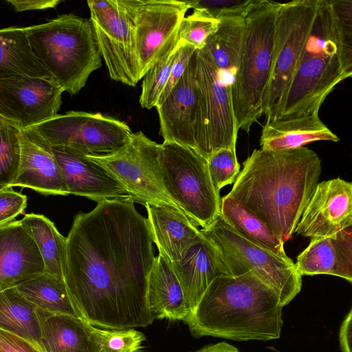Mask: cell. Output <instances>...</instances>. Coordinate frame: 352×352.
<instances>
[{"instance_id": "obj_1", "label": "cell", "mask_w": 352, "mask_h": 352, "mask_svg": "<svg viewBox=\"0 0 352 352\" xmlns=\"http://www.w3.org/2000/svg\"><path fill=\"white\" fill-rule=\"evenodd\" d=\"M131 198L98 202L76 215L66 237L63 279L81 318L107 330L155 319L147 298L155 256L147 218Z\"/></svg>"}, {"instance_id": "obj_2", "label": "cell", "mask_w": 352, "mask_h": 352, "mask_svg": "<svg viewBox=\"0 0 352 352\" xmlns=\"http://www.w3.org/2000/svg\"><path fill=\"white\" fill-rule=\"evenodd\" d=\"M322 171L307 147L254 149L227 195L250 210L283 242L290 239Z\"/></svg>"}, {"instance_id": "obj_3", "label": "cell", "mask_w": 352, "mask_h": 352, "mask_svg": "<svg viewBox=\"0 0 352 352\" xmlns=\"http://www.w3.org/2000/svg\"><path fill=\"white\" fill-rule=\"evenodd\" d=\"M283 307L276 293L248 272L215 278L184 321L196 337L267 341L280 336Z\"/></svg>"}, {"instance_id": "obj_4", "label": "cell", "mask_w": 352, "mask_h": 352, "mask_svg": "<svg viewBox=\"0 0 352 352\" xmlns=\"http://www.w3.org/2000/svg\"><path fill=\"white\" fill-rule=\"evenodd\" d=\"M351 75L352 26L339 21L330 0H318L277 118L318 113L329 94Z\"/></svg>"}, {"instance_id": "obj_5", "label": "cell", "mask_w": 352, "mask_h": 352, "mask_svg": "<svg viewBox=\"0 0 352 352\" xmlns=\"http://www.w3.org/2000/svg\"><path fill=\"white\" fill-rule=\"evenodd\" d=\"M31 50L51 78L71 96L101 67V56L89 19L65 14L25 27Z\"/></svg>"}, {"instance_id": "obj_6", "label": "cell", "mask_w": 352, "mask_h": 352, "mask_svg": "<svg viewBox=\"0 0 352 352\" xmlns=\"http://www.w3.org/2000/svg\"><path fill=\"white\" fill-rule=\"evenodd\" d=\"M280 3L254 0L244 16L240 63L231 98L236 129L249 133L263 116L274 60L276 18Z\"/></svg>"}, {"instance_id": "obj_7", "label": "cell", "mask_w": 352, "mask_h": 352, "mask_svg": "<svg viewBox=\"0 0 352 352\" xmlns=\"http://www.w3.org/2000/svg\"><path fill=\"white\" fill-rule=\"evenodd\" d=\"M159 164L166 193L195 226L206 228L219 217L220 194L206 158L190 148L164 142Z\"/></svg>"}, {"instance_id": "obj_8", "label": "cell", "mask_w": 352, "mask_h": 352, "mask_svg": "<svg viewBox=\"0 0 352 352\" xmlns=\"http://www.w3.org/2000/svg\"><path fill=\"white\" fill-rule=\"evenodd\" d=\"M200 230L219 249L232 276L253 272L276 293L283 307L300 292L302 276L287 256L248 240L220 217Z\"/></svg>"}, {"instance_id": "obj_9", "label": "cell", "mask_w": 352, "mask_h": 352, "mask_svg": "<svg viewBox=\"0 0 352 352\" xmlns=\"http://www.w3.org/2000/svg\"><path fill=\"white\" fill-rule=\"evenodd\" d=\"M318 3V0L280 3L276 18L273 66L263 104V115L267 121L278 118L307 39Z\"/></svg>"}, {"instance_id": "obj_10", "label": "cell", "mask_w": 352, "mask_h": 352, "mask_svg": "<svg viewBox=\"0 0 352 352\" xmlns=\"http://www.w3.org/2000/svg\"><path fill=\"white\" fill-rule=\"evenodd\" d=\"M49 146L67 148L89 155L113 153L133 134L123 121L100 113L68 111L25 130Z\"/></svg>"}, {"instance_id": "obj_11", "label": "cell", "mask_w": 352, "mask_h": 352, "mask_svg": "<svg viewBox=\"0 0 352 352\" xmlns=\"http://www.w3.org/2000/svg\"><path fill=\"white\" fill-rule=\"evenodd\" d=\"M195 55L199 106L195 151L208 160L221 148H236L238 130L231 91L223 84L208 52L204 48L197 50Z\"/></svg>"}, {"instance_id": "obj_12", "label": "cell", "mask_w": 352, "mask_h": 352, "mask_svg": "<svg viewBox=\"0 0 352 352\" xmlns=\"http://www.w3.org/2000/svg\"><path fill=\"white\" fill-rule=\"evenodd\" d=\"M160 146L140 131L133 133L129 142L113 153L85 155L116 178L134 202L144 206L153 204L178 208L166 193L162 182Z\"/></svg>"}, {"instance_id": "obj_13", "label": "cell", "mask_w": 352, "mask_h": 352, "mask_svg": "<svg viewBox=\"0 0 352 352\" xmlns=\"http://www.w3.org/2000/svg\"><path fill=\"white\" fill-rule=\"evenodd\" d=\"M133 30L142 78L178 42V31L190 6L187 1L117 0Z\"/></svg>"}, {"instance_id": "obj_14", "label": "cell", "mask_w": 352, "mask_h": 352, "mask_svg": "<svg viewBox=\"0 0 352 352\" xmlns=\"http://www.w3.org/2000/svg\"><path fill=\"white\" fill-rule=\"evenodd\" d=\"M39 313L43 352H137L145 340L133 329H99L81 318Z\"/></svg>"}, {"instance_id": "obj_15", "label": "cell", "mask_w": 352, "mask_h": 352, "mask_svg": "<svg viewBox=\"0 0 352 352\" xmlns=\"http://www.w3.org/2000/svg\"><path fill=\"white\" fill-rule=\"evenodd\" d=\"M92 24L100 56L111 78L135 87L141 78L131 24L117 0H89Z\"/></svg>"}, {"instance_id": "obj_16", "label": "cell", "mask_w": 352, "mask_h": 352, "mask_svg": "<svg viewBox=\"0 0 352 352\" xmlns=\"http://www.w3.org/2000/svg\"><path fill=\"white\" fill-rule=\"evenodd\" d=\"M63 89L52 79H0V118L25 131L57 115Z\"/></svg>"}, {"instance_id": "obj_17", "label": "cell", "mask_w": 352, "mask_h": 352, "mask_svg": "<svg viewBox=\"0 0 352 352\" xmlns=\"http://www.w3.org/2000/svg\"><path fill=\"white\" fill-rule=\"evenodd\" d=\"M352 227V183L340 177L318 182L294 234L305 237L331 236Z\"/></svg>"}, {"instance_id": "obj_18", "label": "cell", "mask_w": 352, "mask_h": 352, "mask_svg": "<svg viewBox=\"0 0 352 352\" xmlns=\"http://www.w3.org/2000/svg\"><path fill=\"white\" fill-rule=\"evenodd\" d=\"M195 52L175 87L166 99L156 106L160 134L164 142L195 149L198 116V95L195 78Z\"/></svg>"}, {"instance_id": "obj_19", "label": "cell", "mask_w": 352, "mask_h": 352, "mask_svg": "<svg viewBox=\"0 0 352 352\" xmlns=\"http://www.w3.org/2000/svg\"><path fill=\"white\" fill-rule=\"evenodd\" d=\"M50 147L59 165L69 194L97 202L131 198L116 178L85 154L64 147Z\"/></svg>"}, {"instance_id": "obj_20", "label": "cell", "mask_w": 352, "mask_h": 352, "mask_svg": "<svg viewBox=\"0 0 352 352\" xmlns=\"http://www.w3.org/2000/svg\"><path fill=\"white\" fill-rule=\"evenodd\" d=\"M43 272L40 252L20 220L0 226V292Z\"/></svg>"}, {"instance_id": "obj_21", "label": "cell", "mask_w": 352, "mask_h": 352, "mask_svg": "<svg viewBox=\"0 0 352 352\" xmlns=\"http://www.w3.org/2000/svg\"><path fill=\"white\" fill-rule=\"evenodd\" d=\"M171 267L183 290L189 314L215 278L232 276L219 249L205 236L192 245L185 256Z\"/></svg>"}, {"instance_id": "obj_22", "label": "cell", "mask_w": 352, "mask_h": 352, "mask_svg": "<svg viewBox=\"0 0 352 352\" xmlns=\"http://www.w3.org/2000/svg\"><path fill=\"white\" fill-rule=\"evenodd\" d=\"M148 221L159 254L171 266L179 263L189 248L204 238V234L178 208L146 204Z\"/></svg>"}, {"instance_id": "obj_23", "label": "cell", "mask_w": 352, "mask_h": 352, "mask_svg": "<svg viewBox=\"0 0 352 352\" xmlns=\"http://www.w3.org/2000/svg\"><path fill=\"white\" fill-rule=\"evenodd\" d=\"M21 158L13 186L44 195H68L59 165L49 146L21 130Z\"/></svg>"}, {"instance_id": "obj_24", "label": "cell", "mask_w": 352, "mask_h": 352, "mask_svg": "<svg viewBox=\"0 0 352 352\" xmlns=\"http://www.w3.org/2000/svg\"><path fill=\"white\" fill-rule=\"evenodd\" d=\"M302 276L328 274L352 283V227L331 236L310 238L294 263Z\"/></svg>"}, {"instance_id": "obj_25", "label": "cell", "mask_w": 352, "mask_h": 352, "mask_svg": "<svg viewBox=\"0 0 352 352\" xmlns=\"http://www.w3.org/2000/svg\"><path fill=\"white\" fill-rule=\"evenodd\" d=\"M316 141L338 142L340 138L321 120L318 113L267 121L259 140L261 148L283 151Z\"/></svg>"}, {"instance_id": "obj_26", "label": "cell", "mask_w": 352, "mask_h": 352, "mask_svg": "<svg viewBox=\"0 0 352 352\" xmlns=\"http://www.w3.org/2000/svg\"><path fill=\"white\" fill-rule=\"evenodd\" d=\"M147 298L155 318L183 320L189 309L180 283L166 258L159 254L148 278Z\"/></svg>"}, {"instance_id": "obj_27", "label": "cell", "mask_w": 352, "mask_h": 352, "mask_svg": "<svg viewBox=\"0 0 352 352\" xmlns=\"http://www.w3.org/2000/svg\"><path fill=\"white\" fill-rule=\"evenodd\" d=\"M244 28V17L221 19L218 30L204 47L217 67L223 84L230 91L239 67Z\"/></svg>"}, {"instance_id": "obj_28", "label": "cell", "mask_w": 352, "mask_h": 352, "mask_svg": "<svg viewBox=\"0 0 352 352\" xmlns=\"http://www.w3.org/2000/svg\"><path fill=\"white\" fill-rule=\"evenodd\" d=\"M22 76L52 79L33 54L25 28L0 29V79Z\"/></svg>"}, {"instance_id": "obj_29", "label": "cell", "mask_w": 352, "mask_h": 352, "mask_svg": "<svg viewBox=\"0 0 352 352\" xmlns=\"http://www.w3.org/2000/svg\"><path fill=\"white\" fill-rule=\"evenodd\" d=\"M16 290L38 309L50 314L81 318L63 280L43 272L14 287Z\"/></svg>"}, {"instance_id": "obj_30", "label": "cell", "mask_w": 352, "mask_h": 352, "mask_svg": "<svg viewBox=\"0 0 352 352\" xmlns=\"http://www.w3.org/2000/svg\"><path fill=\"white\" fill-rule=\"evenodd\" d=\"M0 329L23 338L43 351L39 309L14 287L0 292Z\"/></svg>"}, {"instance_id": "obj_31", "label": "cell", "mask_w": 352, "mask_h": 352, "mask_svg": "<svg viewBox=\"0 0 352 352\" xmlns=\"http://www.w3.org/2000/svg\"><path fill=\"white\" fill-rule=\"evenodd\" d=\"M219 217L248 240L278 255L287 256L285 243L267 225L248 208L227 195L221 198Z\"/></svg>"}, {"instance_id": "obj_32", "label": "cell", "mask_w": 352, "mask_h": 352, "mask_svg": "<svg viewBox=\"0 0 352 352\" xmlns=\"http://www.w3.org/2000/svg\"><path fill=\"white\" fill-rule=\"evenodd\" d=\"M20 222L40 252L45 272L64 280L66 237L58 231L52 221L42 214H26Z\"/></svg>"}, {"instance_id": "obj_33", "label": "cell", "mask_w": 352, "mask_h": 352, "mask_svg": "<svg viewBox=\"0 0 352 352\" xmlns=\"http://www.w3.org/2000/svg\"><path fill=\"white\" fill-rule=\"evenodd\" d=\"M21 130L0 118V190L12 187L21 158Z\"/></svg>"}, {"instance_id": "obj_34", "label": "cell", "mask_w": 352, "mask_h": 352, "mask_svg": "<svg viewBox=\"0 0 352 352\" xmlns=\"http://www.w3.org/2000/svg\"><path fill=\"white\" fill-rule=\"evenodd\" d=\"M177 45L159 59L142 78V91L139 100L142 108L150 109L156 107L168 80Z\"/></svg>"}, {"instance_id": "obj_35", "label": "cell", "mask_w": 352, "mask_h": 352, "mask_svg": "<svg viewBox=\"0 0 352 352\" xmlns=\"http://www.w3.org/2000/svg\"><path fill=\"white\" fill-rule=\"evenodd\" d=\"M219 21L201 10L193 9L192 14L185 16L179 25L178 39L193 46L197 50L203 49L207 40L218 30Z\"/></svg>"}, {"instance_id": "obj_36", "label": "cell", "mask_w": 352, "mask_h": 352, "mask_svg": "<svg viewBox=\"0 0 352 352\" xmlns=\"http://www.w3.org/2000/svg\"><path fill=\"white\" fill-rule=\"evenodd\" d=\"M210 174L216 189L234 184L240 172L236 148H221L213 152L207 160Z\"/></svg>"}, {"instance_id": "obj_37", "label": "cell", "mask_w": 352, "mask_h": 352, "mask_svg": "<svg viewBox=\"0 0 352 352\" xmlns=\"http://www.w3.org/2000/svg\"><path fill=\"white\" fill-rule=\"evenodd\" d=\"M187 1L190 8L201 10L219 21L226 18L244 17L254 0H192Z\"/></svg>"}, {"instance_id": "obj_38", "label": "cell", "mask_w": 352, "mask_h": 352, "mask_svg": "<svg viewBox=\"0 0 352 352\" xmlns=\"http://www.w3.org/2000/svg\"><path fill=\"white\" fill-rule=\"evenodd\" d=\"M196 50H197L190 44L182 40H178L175 56L171 67L170 76L156 106L161 104L166 99L170 91L179 81Z\"/></svg>"}, {"instance_id": "obj_39", "label": "cell", "mask_w": 352, "mask_h": 352, "mask_svg": "<svg viewBox=\"0 0 352 352\" xmlns=\"http://www.w3.org/2000/svg\"><path fill=\"white\" fill-rule=\"evenodd\" d=\"M27 197L12 187L0 190V226L14 221L27 206Z\"/></svg>"}, {"instance_id": "obj_40", "label": "cell", "mask_w": 352, "mask_h": 352, "mask_svg": "<svg viewBox=\"0 0 352 352\" xmlns=\"http://www.w3.org/2000/svg\"><path fill=\"white\" fill-rule=\"evenodd\" d=\"M0 351L43 352L29 340L1 329H0Z\"/></svg>"}, {"instance_id": "obj_41", "label": "cell", "mask_w": 352, "mask_h": 352, "mask_svg": "<svg viewBox=\"0 0 352 352\" xmlns=\"http://www.w3.org/2000/svg\"><path fill=\"white\" fill-rule=\"evenodd\" d=\"M6 3L11 5L16 12L29 11L34 10H45L54 8L59 0H7Z\"/></svg>"}, {"instance_id": "obj_42", "label": "cell", "mask_w": 352, "mask_h": 352, "mask_svg": "<svg viewBox=\"0 0 352 352\" xmlns=\"http://www.w3.org/2000/svg\"><path fill=\"white\" fill-rule=\"evenodd\" d=\"M351 320L352 310L350 309L341 324L339 333L342 352H351Z\"/></svg>"}, {"instance_id": "obj_43", "label": "cell", "mask_w": 352, "mask_h": 352, "mask_svg": "<svg viewBox=\"0 0 352 352\" xmlns=\"http://www.w3.org/2000/svg\"><path fill=\"white\" fill-rule=\"evenodd\" d=\"M195 352H239L234 346L226 342H219L217 344L206 346Z\"/></svg>"}, {"instance_id": "obj_44", "label": "cell", "mask_w": 352, "mask_h": 352, "mask_svg": "<svg viewBox=\"0 0 352 352\" xmlns=\"http://www.w3.org/2000/svg\"><path fill=\"white\" fill-rule=\"evenodd\" d=\"M1 352V351H0Z\"/></svg>"}]
</instances>
